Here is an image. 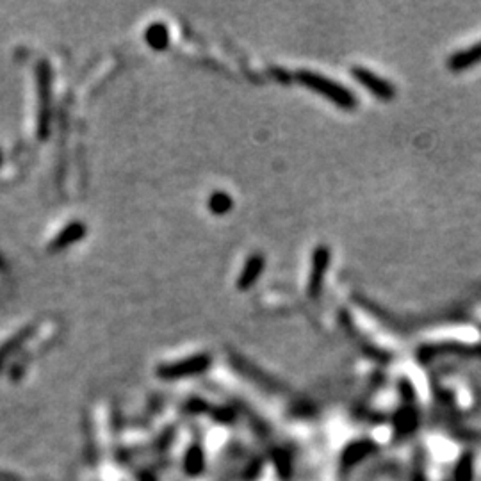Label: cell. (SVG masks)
Returning a JSON list of instances; mask_svg holds the SVG:
<instances>
[{
    "label": "cell",
    "instance_id": "3",
    "mask_svg": "<svg viewBox=\"0 0 481 481\" xmlns=\"http://www.w3.org/2000/svg\"><path fill=\"white\" fill-rule=\"evenodd\" d=\"M328 266H330V250L325 246H319L316 251H314V257H312V273H310V280H309L310 296H317V294H319Z\"/></svg>",
    "mask_w": 481,
    "mask_h": 481
},
{
    "label": "cell",
    "instance_id": "5",
    "mask_svg": "<svg viewBox=\"0 0 481 481\" xmlns=\"http://www.w3.org/2000/svg\"><path fill=\"white\" fill-rule=\"evenodd\" d=\"M478 62H481V42L478 43V45H473L471 49H465L462 50V52L451 56V59H449V68H451L453 71H462L471 68V66L478 65Z\"/></svg>",
    "mask_w": 481,
    "mask_h": 481
},
{
    "label": "cell",
    "instance_id": "6",
    "mask_svg": "<svg viewBox=\"0 0 481 481\" xmlns=\"http://www.w3.org/2000/svg\"><path fill=\"white\" fill-rule=\"evenodd\" d=\"M209 207L212 212L225 214L232 209V198L226 193H214L209 200Z\"/></svg>",
    "mask_w": 481,
    "mask_h": 481
},
{
    "label": "cell",
    "instance_id": "4",
    "mask_svg": "<svg viewBox=\"0 0 481 481\" xmlns=\"http://www.w3.org/2000/svg\"><path fill=\"white\" fill-rule=\"evenodd\" d=\"M262 271H264V257L260 255V253L251 255L250 259L246 260V264H244L241 275H239L237 287L241 289V291H248V289H250L251 285L255 284L257 280L260 278Z\"/></svg>",
    "mask_w": 481,
    "mask_h": 481
},
{
    "label": "cell",
    "instance_id": "2",
    "mask_svg": "<svg viewBox=\"0 0 481 481\" xmlns=\"http://www.w3.org/2000/svg\"><path fill=\"white\" fill-rule=\"evenodd\" d=\"M353 77L358 83L362 84L367 91H371L374 96H378L382 100H391L396 95V90L389 81L378 77L373 71L366 70V68H353Z\"/></svg>",
    "mask_w": 481,
    "mask_h": 481
},
{
    "label": "cell",
    "instance_id": "1",
    "mask_svg": "<svg viewBox=\"0 0 481 481\" xmlns=\"http://www.w3.org/2000/svg\"><path fill=\"white\" fill-rule=\"evenodd\" d=\"M303 86H307L309 90L317 91L319 95L326 96L328 100H332L335 106L342 107V109H353L357 106V100H355L353 93H351L348 87L341 86L332 78H326L323 75H317L314 71H301L298 75Z\"/></svg>",
    "mask_w": 481,
    "mask_h": 481
}]
</instances>
